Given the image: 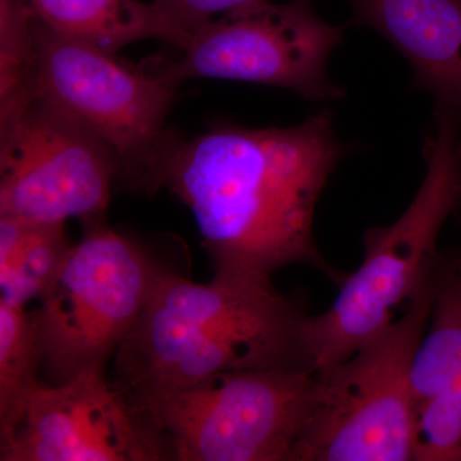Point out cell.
<instances>
[{
	"label": "cell",
	"instance_id": "1",
	"mask_svg": "<svg viewBox=\"0 0 461 461\" xmlns=\"http://www.w3.org/2000/svg\"><path fill=\"white\" fill-rule=\"evenodd\" d=\"M348 151L332 113L299 126L221 124L191 139L166 132L141 187L168 190L189 208L215 275L272 280L305 264L341 282L315 244L314 214Z\"/></svg>",
	"mask_w": 461,
	"mask_h": 461
},
{
	"label": "cell",
	"instance_id": "2",
	"mask_svg": "<svg viewBox=\"0 0 461 461\" xmlns=\"http://www.w3.org/2000/svg\"><path fill=\"white\" fill-rule=\"evenodd\" d=\"M306 317L304 304L282 295L272 280L214 275L196 284L160 269L114 355V386L133 400L218 373L309 369L302 348Z\"/></svg>",
	"mask_w": 461,
	"mask_h": 461
},
{
	"label": "cell",
	"instance_id": "3",
	"mask_svg": "<svg viewBox=\"0 0 461 461\" xmlns=\"http://www.w3.org/2000/svg\"><path fill=\"white\" fill-rule=\"evenodd\" d=\"M423 156L426 177L411 205L390 226L366 230L359 268L346 276L330 308L303 323V355L315 375L388 326L435 264L442 227L461 206V122L435 113Z\"/></svg>",
	"mask_w": 461,
	"mask_h": 461
},
{
	"label": "cell",
	"instance_id": "4",
	"mask_svg": "<svg viewBox=\"0 0 461 461\" xmlns=\"http://www.w3.org/2000/svg\"><path fill=\"white\" fill-rule=\"evenodd\" d=\"M433 293L432 267L400 320L315 375L313 402L290 461L414 460L411 371Z\"/></svg>",
	"mask_w": 461,
	"mask_h": 461
},
{
	"label": "cell",
	"instance_id": "5",
	"mask_svg": "<svg viewBox=\"0 0 461 461\" xmlns=\"http://www.w3.org/2000/svg\"><path fill=\"white\" fill-rule=\"evenodd\" d=\"M315 373L247 369L129 400L178 461H290Z\"/></svg>",
	"mask_w": 461,
	"mask_h": 461
},
{
	"label": "cell",
	"instance_id": "6",
	"mask_svg": "<svg viewBox=\"0 0 461 461\" xmlns=\"http://www.w3.org/2000/svg\"><path fill=\"white\" fill-rule=\"evenodd\" d=\"M159 271L138 242L98 224L91 227L36 309L41 369L50 384L107 372L138 323Z\"/></svg>",
	"mask_w": 461,
	"mask_h": 461
},
{
	"label": "cell",
	"instance_id": "7",
	"mask_svg": "<svg viewBox=\"0 0 461 461\" xmlns=\"http://www.w3.org/2000/svg\"><path fill=\"white\" fill-rule=\"evenodd\" d=\"M342 38L344 27L324 23L313 0L282 5L263 0L200 26L180 48L178 59L151 69L176 85L190 78H222L327 102L345 95L327 75L330 54Z\"/></svg>",
	"mask_w": 461,
	"mask_h": 461
},
{
	"label": "cell",
	"instance_id": "8",
	"mask_svg": "<svg viewBox=\"0 0 461 461\" xmlns=\"http://www.w3.org/2000/svg\"><path fill=\"white\" fill-rule=\"evenodd\" d=\"M32 95L102 139L121 169L141 186L163 136L178 85L153 69L131 68L33 17Z\"/></svg>",
	"mask_w": 461,
	"mask_h": 461
},
{
	"label": "cell",
	"instance_id": "9",
	"mask_svg": "<svg viewBox=\"0 0 461 461\" xmlns=\"http://www.w3.org/2000/svg\"><path fill=\"white\" fill-rule=\"evenodd\" d=\"M120 169L102 139L41 96L2 113L0 215L94 220L107 211Z\"/></svg>",
	"mask_w": 461,
	"mask_h": 461
},
{
	"label": "cell",
	"instance_id": "10",
	"mask_svg": "<svg viewBox=\"0 0 461 461\" xmlns=\"http://www.w3.org/2000/svg\"><path fill=\"white\" fill-rule=\"evenodd\" d=\"M167 459L147 418L103 371L65 384L41 382L14 435L0 444L2 461Z\"/></svg>",
	"mask_w": 461,
	"mask_h": 461
},
{
	"label": "cell",
	"instance_id": "11",
	"mask_svg": "<svg viewBox=\"0 0 461 461\" xmlns=\"http://www.w3.org/2000/svg\"><path fill=\"white\" fill-rule=\"evenodd\" d=\"M355 23L372 27L405 57L412 85L435 113L461 122V0H350Z\"/></svg>",
	"mask_w": 461,
	"mask_h": 461
},
{
	"label": "cell",
	"instance_id": "12",
	"mask_svg": "<svg viewBox=\"0 0 461 461\" xmlns=\"http://www.w3.org/2000/svg\"><path fill=\"white\" fill-rule=\"evenodd\" d=\"M429 327L415 354L411 390L420 432L461 447V247L439 250L433 266Z\"/></svg>",
	"mask_w": 461,
	"mask_h": 461
},
{
	"label": "cell",
	"instance_id": "13",
	"mask_svg": "<svg viewBox=\"0 0 461 461\" xmlns=\"http://www.w3.org/2000/svg\"><path fill=\"white\" fill-rule=\"evenodd\" d=\"M33 17L63 38L113 54L147 39L169 41L153 3L141 0H26Z\"/></svg>",
	"mask_w": 461,
	"mask_h": 461
},
{
	"label": "cell",
	"instance_id": "14",
	"mask_svg": "<svg viewBox=\"0 0 461 461\" xmlns=\"http://www.w3.org/2000/svg\"><path fill=\"white\" fill-rule=\"evenodd\" d=\"M65 226L0 215V300L25 306L41 299L74 247Z\"/></svg>",
	"mask_w": 461,
	"mask_h": 461
},
{
	"label": "cell",
	"instance_id": "15",
	"mask_svg": "<svg viewBox=\"0 0 461 461\" xmlns=\"http://www.w3.org/2000/svg\"><path fill=\"white\" fill-rule=\"evenodd\" d=\"M42 366L38 311L0 300V444L14 435Z\"/></svg>",
	"mask_w": 461,
	"mask_h": 461
},
{
	"label": "cell",
	"instance_id": "16",
	"mask_svg": "<svg viewBox=\"0 0 461 461\" xmlns=\"http://www.w3.org/2000/svg\"><path fill=\"white\" fill-rule=\"evenodd\" d=\"M32 25L26 0H0V113L32 96Z\"/></svg>",
	"mask_w": 461,
	"mask_h": 461
},
{
	"label": "cell",
	"instance_id": "17",
	"mask_svg": "<svg viewBox=\"0 0 461 461\" xmlns=\"http://www.w3.org/2000/svg\"><path fill=\"white\" fill-rule=\"evenodd\" d=\"M258 2L263 0H151L168 29L169 42L178 48L217 14Z\"/></svg>",
	"mask_w": 461,
	"mask_h": 461
},
{
	"label": "cell",
	"instance_id": "18",
	"mask_svg": "<svg viewBox=\"0 0 461 461\" xmlns=\"http://www.w3.org/2000/svg\"><path fill=\"white\" fill-rule=\"evenodd\" d=\"M460 211H461V206H460Z\"/></svg>",
	"mask_w": 461,
	"mask_h": 461
}]
</instances>
